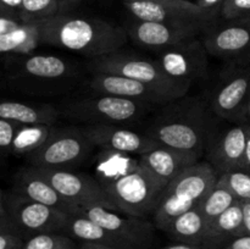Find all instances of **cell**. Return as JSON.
Masks as SVG:
<instances>
[{
	"instance_id": "cell-8",
	"label": "cell",
	"mask_w": 250,
	"mask_h": 249,
	"mask_svg": "<svg viewBox=\"0 0 250 249\" xmlns=\"http://www.w3.org/2000/svg\"><path fill=\"white\" fill-rule=\"evenodd\" d=\"M94 149L81 126L56 124L45 143L26 158L34 167L70 170L87 160Z\"/></svg>"
},
{
	"instance_id": "cell-17",
	"label": "cell",
	"mask_w": 250,
	"mask_h": 249,
	"mask_svg": "<svg viewBox=\"0 0 250 249\" xmlns=\"http://www.w3.org/2000/svg\"><path fill=\"white\" fill-rule=\"evenodd\" d=\"M127 10L139 21L165 23H204L214 21L189 0H126Z\"/></svg>"
},
{
	"instance_id": "cell-49",
	"label": "cell",
	"mask_w": 250,
	"mask_h": 249,
	"mask_svg": "<svg viewBox=\"0 0 250 249\" xmlns=\"http://www.w3.org/2000/svg\"><path fill=\"white\" fill-rule=\"evenodd\" d=\"M0 15H5V16H9V15H7V14H6V12H5V11H4V9H2V7H1V6H0Z\"/></svg>"
},
{
	"instance_id": "cell-37",
	"label": "cell",
	"mask_w": 250,
	"mask_h": 249,
	"mask_svg": "<svg viewBox=\"0 0 250 249\" xmlns=\"http://www.w3.org/2000/svg\"><path fill=\"white\" fill-rule=\"evenodd\" d=\"M22 1L23 0H0V6L4 9L9 16L20 19V10H21Z\"/></svg>"
},
{
	"instance_id": "cell-39",
	"label": "cell",
	"mask_w": 250,
	"mask_h": 249,
	"mask_svg": "<svg viewBox=\"0 0 250 249\" xmlns=\"http://www.w3.org/2000/svg\"><path fill=\"white\" fill-rule=\"evenodd\" d=\"M243 210V234L250 236V199L241 202Z\"/></svg>"
},
{
	"instance_id": "cell-15",
	"label": "cell",
	"mask_w": 250,
	"mask_h": 249,
	"mask_svg": "<svg viewBox=\"0 0 250 249\" xmlns=\"http://www.w3.org/2000/svg\"><path fill=\"white\" fill-rule=\"evenodd\" d=\"M200 37L164 49L158 53V62L170 77L194 84L208 77L209 60Z\"/></svg>"
},
{
	"instance_id": "cell-36",
	"label": "cell",
	"mask_w": 250,
	"mask_h": 249,
	"mask_svg": "<svg viewBox=\"0 0 250 249\" xmlns=\"http://www.w3.org/2000/svg\"><path fill=\"white\" fill-rule=\"evenodd\" d=\"M21 23H24V22H22L20 19H16V17L0 15V36L12 31V29L19 27Z\"/></svg>"
},
{
	"instance_id": "cell-10",
	"label": "cell",
	"mask_w": 250,
	"mask_h": 249,
	"mask_svg": "<svg viewBox=\"0 0 250 249\" xmlns=\"http://www.w3.org/2000/svg\"><path fill=\"white\" fill-rule=\"evenodd\" d=\"M5 210L17 233L27 238L38 233H61L70 214L10 192L4 199Z\"/></svg>"
},
{
	"instance_id": "cell-24",
	"label": "cell",
	"mask_w": 250,
	"mask_h": 249,
	"mask_svg": "<svg viewBox=\"0 0 250 249\" xmlns=\"http://www.w3.org/2000/svg\"><path fill=\"white\" fill-rule=\"evenodd\" d=\"M164 232L175 242L202 249L208 233V222L199 209L194 208L176 217Z\"/></svg>"
},
{
	"instance_id": "cell-4",
	"label": "cell",
	"mask_w": 250,
	"mask_h": 249,
	"mask_svg": "<svg viewBox=\"0 0 250 249\" xmlns=\"http://www.w3.org/2000/svg\"><path fill=\"white\" fill-rule=\"evenodd\" d=\"M12 68L11 77L20 88L42 97L75 94L88 75L85 65L53 54H24Z\"/></svg>"
},
{
	"instance_id": "cell-27",
	"label": "cell",
	"mask_w": 250,
	"mask_h": 249,
	"mask_svg": "<svg viewBox=\"0 0 250 249\" xmlns=\"http://www.w3.org/2000/svg\"><path fill=\"white\" fill-rule=\"evenodd\" d=\"M39 44L38 27L34 22L21 23L0 36V54H29Z\"/></svg>"
},
{
	"instance_id": "cell-34",
	"label": "cell",
	"mask_w": 250,
	"mask_h": 249,
	"mask_svg": "<svg viewBox=\"0 0 250 249\" xmlns=\"http://www.w3.org/2000/svg\"><path fill=\"white\" fill-rule=\"evenodd\" d=\"M226 0H197L195 4L210 17L211 21H216L217 16L221 14L222 5Z\"/></svg>"
},
{
	"instance_id": "cell-12",
	"label": "cell",
	"mask_w": 250,
	"mask_h": 249,
	"mask_svg": "<svg viewBox=\"0 0 250 249\" xmlns=\"http://www.w3.org/2000/svg\"><path fill=\"white\" fill-rule=\"evenodd\" d=\"M200 38L210 56L241 63L250 55V16L214 21Z\"/></svg>"
},
{
	"instance_id": "cell-30",
	"label": "cell",
	"mask_w": 250,
	"mask_h": 249,
	"mask_svg": "<svg viewBox=\"0 0 250 249\" xmlns=\"http://www.w3.org/2000/svg\"><path fill=\"white\" fill-rule=\"evenodd\" d=\"M22 249H80L75 239L63 233H38L28 237Z\"/></svg>"
},
{
	"instance_id": "cell-26",
	"label": "cell",
	"mask_w": 250,
	"mask_h": 249,
	"mask_svg": "<svg viewBox=\"0 0 250 249\" xmlns=\"http://www.w3.org/2000/svg\"><path fill=\"white\" fill-rule=\"evenodd\" d=\"M56 124H20L15 132L10 154L28 156L41 148L53 132Z\"/></svg>"
},
{
	"instance_id": "cell-43",
	"label": "cell",
	"mask_w": 250,
	"mask_h": 249,
	"mask_svg": "<svg viewBox=\"0 0 250 249\" xmlns=\"http://www.w3.org/2000/svg\"><path fill=\"white\" fill-rule=\"evenodd\" d=\"M80 249H122V248H116V247H109V246H104V244H97V243H81Z\"/></svg>"
},
{
	"instance_id": "cell-7",
	"label": "cell",
	"mask_w": 250,
	"mask_h": 249,
	"mask_svg": "<svg viewBox=\"0 0 250 249\" xmlns=\"http://www.w3.org/2000/svg\"><path fill=\"white\" fill-rule=\"evenodd\" d=\"M219 173L208 161H198L167 183L160 203L153 214L154 225L165 231L168 225L190 209L199 205L203 198L216 185Z\"/></svg>"
},
{
	"instance_id": "cell-44",
	"label": "cell",
	"mask_w": 250,
	"mask_h": 249,
	"mask_svg": "<svg viewBox=\"0 0 250 249\" xmlns=\"http://www.w3.org/2000/svg\"><path fill=\"white\" fill-rule=\"evenodd\" d=\"M161 249H200V248H198V247H194V246H190V244L176 242V243L170 244V246H166Z\"/></svg>"
},
{
	"instance_id": "cell-41",
	"label": "cell",
	"mask_w": 250,
	"mask_h": 249,
	"mask_svg": "<svg viewBox=\"0 0 250 249\" xmlns=\"http://www.w3.org/2000/svg\"><path fill=\"white\" fill-rule=\"evenodd\" d=\"M243 170H247L250 172V124L248 128V137H247V144H246V153H244L243 165H242Z\"/></svg>"
},
{
	"instance_id": "cell-33",
	"label": "cell",
	"mask_w": 250,
	"mask_h": 249,
	"mask_svg": "<svg viewBox=\"0 0 250 249\" xmlns=\"http://www.w3.org/2000/svg\"><path fill=\"white\" fill-rule=\"evenodd\" d=\"M20 124L0 119V153H9L11 150L15 132Z\"/></svg>"
},
{
	"instance_id": "cell-1",
	"label": "cell",
	"mask_w": 250,
	"mask_h": 249,
	"mask_svg": "<svg viewBox=\"0 0 250 249\" xmlns=\"http://www.w3.org/2000/svg\"><path fill=\"white\" fill-rule=\"evenodd\" d=\"M219 117L204 95H188L159 107L144 133L158 145L204 156L210 131Z\"/></svg>"
},
{
	"instance_id": "cell-6",
	"label": "cell",
	"mask_w": 250,
	"mask_h": 249,
	"mask_svg": "<svg viewBox=\"0 0 250 249\" xmlns=\"http://www.w3.org/2000/svg\"><path fill=\"white\" fill-rule=\"evenodd\" d=\"M88 73H114L132 78L148 85L170 102L188 94L192 84L170 77L161 68L158 60L148 59L132 51L122 49L107 55L88 60L85 63Z\"/></svg>"
},
{
	"instance_id": "cell-9",
	"label": "cell",
	"mask_w": 250,
	"mask_h": 249,
	"mask_svg": "<svg viewBox=\"0 0 250 249\" xmlns=\"http://www.w3.org/2000/svg\"><path fill=\"white\" fill-rule=\"evenodd\" d=\"M250 95V67L229 62L220 72L207 97L219 119L238 124Z\"/></svg>"
},
{
	"instance_id": "cell-3",
	"label": "cell",
	"mask_w": 250,
	"mask_h": 249,
	"mask_svg": "<svg viewBox=\"0 0 250 249\" xmlns=\"http://www.w3.org/2000/svg\"><path fill=\"white\" fill-rule=\"evenodd\" d=\"M97 180L111 200L115 211L136 217L153 215L167 186L142 166L138 156L122 167L98 172Z\"/></svg>"
},
{
	"instance_id": "cell-25",
	"label": "cell",
	"mask_w": 250,
	"mask_h": 249,
	"mask_svg": "<svg viewBox=\"0 0 250 249\" xmlns=\"http://www.w3.org/2000/svg\"><path fill=\"white\" fill-rule=\"evenodd\" d=\"M61 233L81 243H97L127 249L121 241L103 228L100 225L83 215H70Z\"/></svg>"
},
{
	"instance_id": "cell-13",
	"label": "cell",
	"mask_w": 250,
	"mask_h": 249,
	"mask_svg": "<svg viewBox=\"0 0 250 249\" xmlns=\"http://www.w3.org/2000/svg\"><path fill=\"white\" fill-rule=\"evenodd\" d=\"M34 168L58 190L63 199L80 209L88 207H104L115 210L104 188L93 176L66 168Z\"/></svg>"
},
{
	"instance_id": "cell-32",
	"label": "cell",
	"mask_w": 250,
	"mask_h": 249,
	"mask_svg": "<svg viewBox=\"0 0 250 249\" xmlns=\"http://www.w3.org/2000/svg\"><path fill=\"white\" fill-rule=\"evenodd\" d=\"M244 16H250V0H226L222 5L221 19L232 20Z\"/></svg>"
},
{
	"instance_id": "cell-35",
	"label": "cell",
	"mask_w": 250,
	"mask_h": 249,
	"mask_svg": "<svg viewBox=\"0 0 250 249\" xmlns=\"http://www.w3.org/2000/svg\"><path fill=\"white\" fill-rule=\"evenodd\" d=\"M23 238L15 232H0V249H22Z\"/></svg>"
},
{
	"instance_id": "cell-29",
	"label": "cell",
	"mask_w": 250,
	"mask_h": 249,
	"mask_svg": "<svg viewBox=\"0 0 250 249\" xmlns=\"http://www.w3.org/2000/svg\"><path fill=\"white\" fill-rule=\"evenodd\" d=\"M60 0H23L20 20L24 23L38 22L59 14Z\"/></svg>"
},
{
	"instance_id": "cell-20",
	"label": "cell",
	"mask_w": 250,
	"mask_h": 249,
	"mask_svg": "<svg viewBox=\"0 0 250 249\" xmlns=\"http://www.w3.org/2000/svg\"><path fill=\"white\" fill-rule=\"evenodd\" d=\"M14 192L70 215L80 214V208L63 199L58 190L37 172L33 166L28 165L17 171L14 178Z\"/></svg>"
},
{
	"instance_id": "cell-16",
	"label": "cell",
	"mask_w": 250,
	"mask_h": 249,
	"mask_svg": "<svg viewBox=\"0 0 250 249\" xmlns=\"http://www.w3.org/2000/svg\"><path fill=\"white\" fill-rule=\"evenodd\" d=\"M208 24L204 23H165V22L139 21L126 26L128 39L146 49L161 51L189 39L202 37Z\"/></svg>"
},
{
	"instance_id": "cell-50",
	"label": "cell",
	"mask_w": 250,
	"mask_h": 249,
	"mask_svg": "<svg viewBox=\"0 0 250 249\" xmlns=\"http://www.w3.org/2000/svg\"><path fill=\"white\" fill-rule=\"evenodd\" d=\"M125 1H126V0H125Z\"/></svg>"
},
{
	"instance_id": "cell-22",
	"label": "cell",
	"mask_w": 250,
	"mask_h": 249,
	"mask_svg": "<svg viewBox=\"0 0 250 249\" xmlns=\"http://www.w3.org/2000/svg\"><path fill=\"white\" fill-rule=\"evenodd\" d=\"M0 119L17 124H58L61 114L56 104L0 99Z\"/></svg>"
},
{
	"instance_id": "cell-28",
	"label": "cell",
	"mask_w": 250,
	"mask_h": 249,
	"mask_svg": "<svg viewBox=\"0 0 250 249\" xmlns=\"http://www.w3.org/2000/svg\"><path fill=\"white\" fill-rule=\"evenodd\" d=\"M238 200L234 197L233 193L226 186L219 182V178H217L216 185L203 198L197 208L205 217L208 226H209L216 217H219L222 212L226 211L229 207L236 204Z\"/></svg>"
},
{
	"instance_id": "cell-21",
	"label": "cell",
	"mask_w": 250,
	"mask_h": 249,
	"mask_svg": "<svg viewBox=\"0 0 250 249\" xmlns=\"http://www.w3.org/2000/svg\"><path fill=\"white\" fill-rule=\"evenodd\" d=\"M200 156L194 153L170 146L158 145L138 156L142 166L158 176L166 183L177 177L182 171L200 161Z\"/></svg>"
},
{
	"instance_id": "cell-5",
	"label": "cell",
	"mask_w": 250,
	"mask_h": 249,
	"mask_svg": "<svg viewBox=\"0 0 250 249\" xmlns=\"http://www.w3.org/2000/svg\"><path fill=\"white\" fill-rule=\"evenodd\" d=\"M61 119L72 124H117L132 126L160 106L137 100L90 92L72 94L56 104Z\"/></svg>"
},
{
	"instance_id": "cell-45",
	"label": "cell",
	"mask_w": 250,
	"mask_h": 249,
	"mask_svg": "<svg viewBox=\"0 0 250 249\" xmlns=\"http://www.w3.org/2000/svg\"><path fill=\"white\" fill-rule=\"evenodd\" d=\"M236 63H237V62H236ZM239 65H242V66H247V67H250V55L248 56V58L246 59V60L242 61V62L239 63Z\"/></svg>"
},
{
	"instance_id": "cell-19",
	"label": "cell",
	"mask_w": 250,
	"mask_h": 249,
	"mask_svg": "<svg viewBox=\"0 0 250 249\" xmlns=\"http://www.w3.org/2000/svg\"><path fill=\"white\" fill-rule=\"evenodd\" d=\"M84 85L93 93L149 103L156 106H163L170 103V100L148 85L132 78L114 75V73H88Z\"/></svg>"
},
{
	"instance_id": "cell-38",
	"label": "cell",
	"mask_w": 250,
	"mask_h": 249,
	"mask_svg": "<svg viewBox=\"0 0 250 249\" xmlns=\"http://www.w3.org/2000/svg\"><path fill=\"white\" fill-rule=\"evenodd\" d=\"M224 249H250V236L241 234L238 237H234L224 247Z\"/></svg>"
},
{
	"instance_id": "cell-2",
	"label": "cell",
	"mask_w": 250,
	"mask_h": 249,
	"mask_svg": "<svg viewBox=\"0 0 250 249\" xmlns=\"http://www.w3.org/2000/svg\"><path fill=\"white\" fill-rule=\"evenodd\" d=\"M39 44L62 49L88 60L120 50L126 44V29L100 19L54 15L34 22Z\"/></svg>"
},
{
	"instance_id": "cell-11",
	"label": "cell",
	"mask_w": 250,
	"mask_h": 249,
	"mask_svg": "<svg viewBox=\"0 0 250 249\" xmlns=\"http://www.w3.org/2000/svg\"><path fill=\"white\" fill-rule=\"evenodd\" d=\"M249 124H233L217 119L205 145V161L219 176L242 168Z\"/></svg>"
},
{
	"instance_id": "cell-40",
	"label": "cell",
	"mask_w": 250,
	"mask_h": 249,
	"mask_svg": "<svg viewBox=\"0 0 250 249\" xmlns=\"http://www.w3.org/2000/svg\"><path fill=\"white\" fill-rule=\"evenodd\" d=\"M0 232H15L17 233L16 228L12 225L10 217L6 215H0Z\"/></svg>"
},
{
	"instance_id": "cell-42",
	"label": "cell",
	"mask_w": 250,
	"mask_h": 249,
	"mask_svg": "<svg viewBox=\"0 0 250 249\" xmlns=\"http://www.w3.org/2000/svg\"><path fill=\"white\" fill-rule=\"evenodd\" d=\"M238 124H250V95L248 98V102H247L246 106H244L243 111H242L241 117H239Z\"/></svg>"
},
{
	"instance_id": "cell-23",
	"label": "cell",
	"mask_w": 250,
	"mask_h": 249,
	"mask_svg": "<svg viewBox=\"0 0 250 249\" xmlns=\"http://www.w3.org/2000/svg\"><path fill=\"white\" fill-rule=\"evenodd\" d=\"M241 234H243V210L241 202H237L208 226L202 249H224L231 239Z\"/></svg>"
},
{
	"instance_id": "cell-46",
	"label": "cell",
	"mask_w": 250,
	"mask_h": 249,
	"mask_svg": "<svg viewBox=\"0 0 250 249\" xmlns=\"http://www.w3.org/2000/svg\"><path fill=\"white\" fill-rule=\"evenodd\" d=\"M0 215H6V210H5L4 204H0Z\"/></svg>"
},
{
	"instance_id": "cell-48",
	"label": "cell",
	"mask_w": 250,
	"mask_h": 249,
	"mask_svg": "<svg viewBox=\"0 0 250 249\" xmlns=\"http://www.w3.org/2000/svg\"><path fill=\"white\" fill-rule=\"evenodd\" d=\"M61 1H65V2H77V1H81V0H60Z\"/></svg>"
},
{
	"instance_id": "cell-14",
	"label": "cell",
	"mask_w": 250,
	"mask_h": 249,
	"mask_svg": "<svg viewBox=\"0 0 250 249\" xmlns=\"http://www.w3.org/2000/svg\"><path fill=\"white\" fill-rule=\"evenodd\" d=\"M89 217L121 241L127 249H149L154 241V226L146 217H136L104 207L82 208L80 214Z\"/></svg>"
},
{
	"instance_id": "cell-18",
	"label": "cell",
	"mask_w": 250,
	"mask_h": 249,
	"mask_svg": "<svg viewBox=\"0 0 250 249\" xmlns=\"http://www.w3.org/2000/svg\"><path fill=\"white\" fill-rule=\"evenodd\" d=\"M81 127L95 148H100L102 150L139 156L158 146L144 132L133 131L128 128V126L90 124Z\"/></svg>"
},
{
	"instance_id": "cell-31",
	"label": "cell",
	"mask_w": 250,
	"mask_h": 249,
	"mask_svg": "<svg viewBox=\"0 0 250 249\" xmlns=\"http://www.w3.org/2000/svg\"><path fill=\"white\" fill-rule=\"evenodd\" d=\"M219 182L226 186L238 202L250 199V172L243 168L229 171L219 176Z\"/></svg>"
},
{
	"instance_id": "cell-47",
	"label": "cell",
	"mask_w": 250,
	"mask_h": 249,
	"mask_svg": "<svg viewBox=\"0 0 250 249\" xmlns=\"http://www.w3.org/2000/svg\"><path fill=\"white\" fill-rule=\"evenodd\" d=\"M4 199H5V195L2 193V190L0 189V204H4Z\"/></svg>"
}]
</instances>
